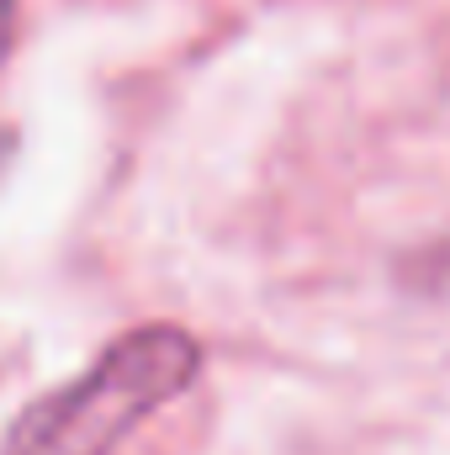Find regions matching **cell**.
<instances>
[{"instance_id":"cell-1","label":"cell","mask_w":450,"mask_h":455,"mask_svg":"<svg viewBox=\"0 0 450 455\" xmlns=\"http://www.w3.org/2000/svg\"><path fill=\"white\" fill-rule=\"evenodd\" d=\"M202 371V349L186 329H133L69 387L32 403L0 455H112L149 413L181 397Z\"/></svg>"},{"instance_id":"cell-2","label":"cell","mask_w":450,"mask_h":455,"mask_svg":"<svg viewBox=\"0 0 450 455\" xmlns=\"http://www.w3.org/2000/svg\"><path fill=\"white\" fill-rule=\"evenodd\" d=\"M11 27H16V0H0V53L11 43Z\"/></svg>"}]
</instances>
